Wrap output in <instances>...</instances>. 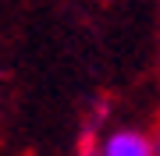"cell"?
<instances>
[{
  "label": "cell",
  "mask_w": 160,
  "mask_h": 156,
  "mask_svg": "<svg viewBox=\"0 0 160 156\" xmlns=\"http://www.w3.org/2000/svg\"><path fill=\"white\" fill-rule=\"evenodd\" d=\"M96 156H160V142L149 128L139 124H118L110 131H103L92 142Z\"/></svg>",
  "instance_id": "1"
},
{
  "label": "cell",
  "mask_w": 160,
  "mask_h": 156,
  "mask_svg": "<svg viewBox=\"0 0 160 156\" xmlns=\"http://www.w3.org/2000/svg\"><path fill=\"white\" fill-rule=\"evenodd\" d=\"M71 156H96V149H92V145H78Z\"/></svg>",
  "instance_id": "2"
}]
</instances>
